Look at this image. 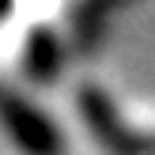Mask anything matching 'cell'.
<instances>
[{
	"mask_svg": "<svg viewBox=\"0 0 155 155\" xmlns=\"http://www.w3.org/2000/svg\"><path fill=\"white\" fill-rule=\"evenodd\" d=\"M0 121L23 155H64V140L49 125V117L30 102H23L19 95H12L8 87H0Z\"/></svg>",
	"mask_w": 155,
	"mask_h": 155,
	"instance_id": "6da1fadb",
	"label": "cell"
},
{
	"mask_svg": "<svg viewBox=\"0 0 155 155\" xmlns=\"http://www.w3.org/2000/svg\"><path fill=\"white\" fill-rule=\"evenodd\" d=\"M80 106H83V117H87L91 133H95L114 155H144V140H140V136H133V133L117 121V114H114V106L102 98V91L83 87Z\"/></svg>",
	"mask_w": 155,
	"mask_h": 155,
	"instance_id": "7a4b0ae2",
	"label": "cell"
},
{
	"mask_svg": "<svg viewBox=\"0 0 155 155\" xmlns=\"http://www.w3.org/2000/svg\"><path fill=\"white\" fill-rule=\"evenodd\" d=\"M61 72V42L49 30H34L27 42V76L34 80H53Z\"/></svg>",
	"mask_w": 155,
	"mask_h": 155,
	"instance_id": "3957f363",
	"label": "cell"
}]
</instances>
